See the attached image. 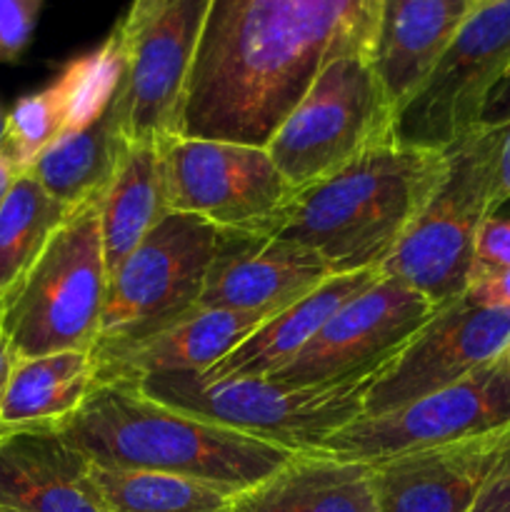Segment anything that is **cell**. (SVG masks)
<instances>
[{
	"label": "cell",
	"mask_w": 510,
	"mask_h": 512,
	"mask_svg": "<svg viewBox=\"0 0 510 512\" xmlns=\"http://www.w3.org/2000/svg\"><path fill=\"white\" fill-rule=\"evenodd\" d=\"M0 512H110L93 463L58 428L0 433Z\"/></svg>",
	"instance_id": "17"
},
{
	"label": "cell",
	"mask_w": 510,
	"mask_h": 512,
	"mask_svg": "<svg viewBox=\"0 0 510 512\" xmlns=\"http://www.w3.org/2000/svg\"><path fill=\"white\" fill-rule=\"evenodd\" d=\"M373 378L290 388L270 378L208 380L200 373L150 375L138 385L148 398L183 413L253 435L290 453H313L363 415ZM133 385V383H130Z\"/></svg>",
	"instance_id": "6"
},
{
	"label": "cell",
	"mask_w": 510,
	"mask_h": 512,
	"mask_svg": "<svg viewBox=\"0 0 510 512\" xmlns=\"http://www.w3.org/2000/svg\"><path fill=\"white\" fill-rule=\"evenodd\" d=\"M465 293L483 305L510 310V270H503V273L478 275V278L470 280Z\"/></svg>",
	"instance_id": "32"
},
{
	"label": "cell",
	"mask_w": 510,
	"mask_h": 512,
	"mask_svg": "<svg viewBox=\"0 0 510 512\" xmlns=\"http://www.w3.org/2000/svg\"><path fill=\"white\" fill-rule=\"evenodd\" d=\"M438 305L380 275L343 305L325 328L270 380L290 388L335 385L380 375L433 318Z\"/></svg>",
	"instance_id": "13"
},
{
	"label": "cell",
	"mask_w": 510,
	"mask_h": 512,
	"mask_svg": "<svg viewBox=\"0 0 510 512\" xmlns=\"http://www.w3.org/2000/svg\"><path fill=\"white\" fill-rule=\"evenodd\" d=\"M100 198L70 210L25 278L0 303V325L18 358L63 350L93 353L108 290Z\"/></svg>",
	"instance_id": "5"
},
{
	"label": "cell",
	"mask_w": 510,
	"mask_h": 512,
	"mask_svg": "<svg viewBox=\"0 0 510 512\" xmlns=\"http://www.w3.org/2000/svg\"><path fill=\"white\" fill-rule=\"evenodd\" d=\"M510 78V0L468 13L423 83L395 110L393 140L445 150L483 120Z\"/></svg>",
	"instance_id": "10"
},
{
	"label": "cell",
	"mask_w": 510,
	"mask_h": 512,
	"mask_svg": "<svg viewBox=\"0 0 510 512\" xmlns=\"http://www.w3.org/2000/svg\"><path fill=\"white\" fill-rule=\"evenodd\" d=\"M380 275H383L380 270L330 275L308 295L270 315L238 348L230 350L220 363L200 375L208 380L270 378L283 365H288L348 300L370 288Z\"/></svg>",
	"instance_id": "20"
},
{
	"label": "cell",
	"mask_w": 510,
	"mask_h": 512,
	"mask_svg": "<svg viewBox=\"0 0 510 512\" xmlns=\"http://www.w3.org/2000/svg\"><path fill=\"white\" fill-rule=\"evenodd\" d=\"M128 148L120 110L110 100L108 110L98 120L63 133L50 143L28 173L65 208L75 210L108 190Z\"/></svg>",
	"instance_id": "24"
},
{
	"label": "cell",
	"mask_w": 510,
	"mask_h": 512,
	"mask_svg": "<svg viewBox=\"0 0 510 512\" xmlns=\"http://www.w3.org/2000/svg\"><path fill=\"white\" fill-rule=\"evenodd\" d=\"M3 133H5V115L3 110H0V143H3Z\"/></svg>",
	"instance_id": "36"
},
{
	"label": "cell",
	"mask_w": 510,
	"mask_h": 512,
	"mask_svg": "<svg viewBox=\"0 0 510 512\" xmlns=\"http://www.w3.org/2000/svg\"><path fill=\"white\" fill-rule=\"evenodd\" d=\"M505 358H508V363H510V348H508V353H505Z\"/></svg>",
	"instance_id": "37"
},
{
	"label": "cell",
	"mask_w": 510,
	"mask_h": 512,
	"mask_svg": "<svg viewBox=\"0 0 510 512\" xmlns=\"http://www.w3.org/2000/svg\"><path fill=\"white\" fill-rule=\"evenodd\" d=\"M18 175L20 173L15 170V165L10 163V158L3 153V148H0V208H3L5 198H8L10 188H13V183Z\"/></svg>",
	"instance_id": "34"
},
{
	"label": "cell",
	"mask_w": 510,
	"mask_h": 512,
	"mask_svg": "<svg viewBox=\"0 0 510 512\" xmlns=\"http://www.w3.org/2000/svg\"><path fill=\"white\" fill-rule=\"evenodd\" d=\"M470 512H510V445L475 498Z\"/></svg>",
	"instance_id": "31"
},
{
	"label": "cell",
	"mask_w": 510,
	"mask_h": 512,
	"mask_svg": "<svg viewBox=\"0 0 510 512\" xmlns=\"http://www.w3.org/2000/svg\"><path fill=\"white\" fill-rule=\"evenodd\" d=\"M270 315L193 308L140 343L95 360V385L140 383L163 373H205L238 348Z\"/></svg>",
	"instance_id": "18"
},
{
	"label": "cell",
	"mask_w": 510,
	"mask_h": 512,
	"mask_svg": "<svg viewBox=\"0 0 510 512\" xmlns=\"http://www.w3.org/2000/svg\"><path fill=\"white\" fill-rule=\"evenodd\" d=\"M93 465L158 470L248 493L295 453L148 398L138 385L100 383L58 425Z\"/></svg>",
	"instance_id": "3"
},
{
	"label": "cell",
	"mask_w": 510,
	"mask_h": 512,
	"mask_svg": "<svg viewBox=\"0 0 510 512\" xmlns=\"http://www.w3.org/2000/svg\"><path fill=\"white\" fill-rule=\"evenodd\" d=\"M510 445V425L373 465L378 512H470Z\"/></svg>",
	"instance_id": "16"
},
{
	"label": "cell",
	"mask_w": 510,
	"mask_h": 512,
	"mask_svg": "<svg viewBox=\"0 0 510 512\" xmlns=\"http://www.w3.org/2000/svg\"><path fill=\"white\" fill-rule=\"evenodd\" d=\"M503 270H510V215H490L478 233L470 280Z\"/></svg>",
	"instance_id": "29"
},
{
	"label": "cell",
	"mask_w": 510,
	"mask_h": 512,
	"mask_svg": "<svg viewBox=\"0 0 510 512\" xmlns=\"http://www.w3.org/2000/svg\"><path fill=\"white\" fill-rule=\"evenodd\" d=\"M170 215L160 143L130 145L100 198V233L108 278Z\"/></svg>",
	"instance_id": "23"
},
{
	"label": "cell",
	"mask_w": 510,
	"mask_h": 512,
	"mask_svg": "<svg viewBox=\"0 0 510 512\" xmlns=\"http://www.w3.org/2000/svg\"><path fill=\"white\" fill-rule=\"evenodd\" d=\"M95 388V360L85 350L18 358L0 403V433L58 428Z\"/></svg>",
	"instance_id": "22"
},
{
	"label": "cell",
	"mask_w": 510,
	"mask_h": 512,
	"mask_svg": "<svg viewBox=\"0 0 510 512\" xmlns=\"http://www.w3.org/2000/svg\"><path fill=\"white\" fill-rule=\"evenodd\" d=\"M383 0H213L185 100V138L268 145L313 80L373 50Z\"/></svg>",
	"instance_id": "1"
},
{
	"label": "cell",
	"mask_w": 510,
	"mask_h": 512,
	"mask_svg": "<svg viewBox=\"0 0 510 512\" xmlns=\"http://www.w3.org/2000/svg\"><path fill=\"white\" fill-rule=\"evenodd\" d=\"M213 0H133L115 30L125 70L113 103L130 145L183 135L195 55Z\"/></svg>",
	"instance_id": "9"
},
{
	"label": "cell",
	"mask_w": 510,
	"mask_h": 512,
	"mask_svg": "<svg viewBox=\"0 0 510 512\" xmlns=\"http://www.w3.org/2000/svg\"><path fill=\"white\" fill-rule=\"evenodd\" d=\"M490 3H498V0H468L470 10H473V8H480V5H490Z\"/></svg>",
	"instance_id": "35"
},
{
	"label": "cell",
	"mask_w": 510,
	"mask_h": 512,
	"mask_svg": "<svg viewBox=\"0 0 510 512\" xmlns=\"http://www.w3.org/2000/svg\"><path fill=\"white\" fill-rule=\"evenodd\" d=\"M70 208L30 173H20L0 208V303L25 278Z\"/></svg>",
	"instance_id": "26"
},
{
	"label": "cell",
	"mask_w": 510,
	"mask_h": 512,
	"mask_svg": "<svg viewBox=\"0 0 510 512\" xmlns=\"http://www.w3.org/2000/svg\"><path fill=\"white\" fill-rule=\"evenodd\" d=\"M68 128V105L65 90L58 78L50 80L45 88L23 95L5 115L3 153L18 173H28L30 165L40 158L50 143L60 138Z\"/></svg>",
	"instance_id": "27"
},
{
	"label": "cell",
	"mask_w": 510,
	"mask_h": 512,
	"mask_svg": "<svg viewBox=\"0 0 510 512\" xmlns=\"http://www.w3.org/2000/svg\"><path fill=\"white\" fill-rule=\"evenodd\" d=\"M503 425H510V363L500 355L458 383L403 408L360 415L330 435L318 453L378 465L395 455L475 438Z\"/></svg>",
	"instance_id": "11"
},
{
	"label": "cell",
	"mask_w": 510,
	"mask_h": 512,
	"mask_svg": "<svg viewBox=\"0 0 510 512\" xmlns=\"http://www.w3.org/2000/svg\"><path fill=\"white\" fill-rule=\"evenodd\" d=\"M218 228L170 213L108 278L93 360L110 358L198 308Z\"/></svg>",
	"instance_id": "8"
},
{
	"label": "cell",
	"mask_w": 510,
	"mask_h": 512,
	"mask_svg": "<svg viewBox=\"0 0 510 512\" xmlns=\"http://www.w3.org/2000/svg\"><path fill=\"white\" fill-rule=\"evenodd\" d=\"M510 310L483 305L468 293L440 305L403 353L373 380L363 415H383L458 383L508 353Z\"/></svg>",
	"instance_id": "14"
},
{
	"label": "cell",
	"mask_w": 510,
	"mask_h": 512,
	"mask_svg": "<svg viewBox=\"0 0 510 512\" xmlns=\"http://www.w3.org/2000/svg\"><path fill=\"white\" fill-rule=\"evenodd\" d=\"M15 360H18V355H15L13 345H10L8 335H5L3 325H0V403H3V395H5V388H8V380H10V373H13Z\"/></svg>",
	"instance_id": "33"
},
{
	"label": "cell",
	"mask_w": 510,
	"mask_h": 512,
	"mask_svg": "<svg viewBox=\"0 0 510 512\" xmlns=\"http://www.w3.org/2000/svg\"><path fill=\"white\" fill-rule=\"evenodd\" d=\"M500 123L485 113L475 128L445 148L448 173L380 273L445 305L470 285L475 243L495 215Z\"/></svg>",
	"instance_id": "4"
},
{
	"label": "cell",
	"mask_w": 510,
	"mask_h": 512,
	"mask_svg": "<svg viewBox=\"0 0 510 512\" xmlns=\"http://www.w3.org/2000/svg\"><path fill=\"white\" fill-rule=\"evenodd\" d=\"M468 13V0H383L370 63L395 110L433 70Z\"/></svg>",
	"instance_id": "19"
},
{
	"label": "cell",
	"mask_w": 510,
	"mask_h": 512,
	"mask_svg": "<svg viewBox=\"0 0 510 512\" xmlns=\"http://www.w3.org/2000/svg\"><path fill=\"white\" fill-rule=\"evenodd\" d=\"M313 250L265 230H220L200 308L275 315L330 278Z\"/></svg>",
	"instance_id": "15"
},
{
	"label": "cell",
	"mask_w": 510,
	"mask_h": 512,
	"mask_svg": "<svg viewBox=\"0 0 510 512\" xmlns=\"http://www.w3.org/2000/svg\"><path fill=\"white\" fill-rule=\"evenodd\" d=\"M488 115L500 123L498 148V193H495V215H510V78L500 85L490 100Z\"/></svg>",
	"instance_id": "30"
},
{
	"label": "cell",
	"mask_w": 510,
	"mask_h": 512,
	"mask_svg": "<svg viewBox=\"0 0 510 512\" xmlns=\"http://www.w3.org/2000/svg\"><path fill=\"white\" fill-rule=\"evenodd\" d=\"M393 125L395 105L368 55H345L313 80L265 150L295 195L393 140Z\"/></svg>",
	"instance_id": "7"
},
{
	"label": "cell",
	"mask_w": 510,
	"mask_h": 512,
	"mask_svg": "<svg viewBox=\"0 0 510 512\" xmlns=\"http://www.w3.org/2000/svg\"><path fill=\"white\" fill-rule=\"evenodd\" d=\"M45 0H0V63H13L28 48Z\"/></svg>",
	"instance_id": "28"
},
{
	"label": "cell",
	"mask_w": 510,
	"mask_h": 512,
	"mask_svg": "<svg viewBox=\"0 0 510 512\" xmlns=\"http://www.w3.org/2000/svg\"><path fill=\"white\" fill-rule=\"evenodd\" d=\"M110 512H235L245 493L158 470L93 465Z\"/></svg>",
	"instance_id": "25"
},
{
	"label": "cell",
	"mask_w": 510,
	"mask_h": 512,
	"mask_svg": "<svg viewBox=\"0 0 510 512\" xmlns=\"http://www.w3.org/2000/svg\"><path fill=\"white\" fill-rule=\"evenodd\" d=\"M235 512H378L373 465L325 453H295L238 500Z\"/></svg>",
	"instance_id": "21"
},
{
	"label": "cell",
	"mask_w": 510,
	"mask_h": 512,
	"mask_svg": "<svg viewBox=\"0 0 510 512\" xmlns=\"http://www.w3.org/2000/svg\"><path fill=\"white\" fill-rule=\"evenodd\" d=\"M448 173L445 150L375 145L300 190L265 233L313 250L333 275L380 270Z\"/></svg>",
	"instance_id": "2"
},
{
	"label": "cell",
	"mask_w": 510,
	"mask_h": 512,
	"mask_svg": "<svg viewBox=\"0 0 510 512\" xmlns=\"http://www.w3.org/2000/svg\"><path fill=\"white\" fill-rule=\"evenodd\" d=\"M160 148L170 213L220 230H265L293 198L263 145L175 135Z\"/></svg>",
	"instance_id": "12"
}]
</instances>
